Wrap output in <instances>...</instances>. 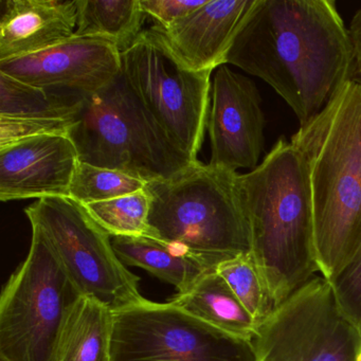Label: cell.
I'll list each match as a JSON object with an SVG mask.
<instances>
[{
  "mask_svg": "<svg viewBox=\"0 0 361 361\" xmlns=\"http://www.w3.org/2000/svg\"><path fill=\"white\" fill-rule=\"evenodd\" d=\"M83 206L111 236H149L151 200L145 189Z\"/></svg>",
  "mask_w": 361,
  "mask_h": 361,
  "instance_id": "cell-21",
  "label": "cell"
},
{
  "mask_svg": "<svg viewBox=\"0 0 361 361\" xmlns=\"http://www.w3.org/2000/svg\"><path fill=\"white\" fill-rule=\"evenodd\" d=\"M168 302L242 339L253 341L259 331V323L215 270L204 274L188 290L175 293Z\"/></svg>",
  "mask_w": 361,
  "mask_h": 361,
  "instance_id": "cell-16",
  "label": "cell"
},
{
  "mask_svg": "<svg viewBox=\"0 0 361 361\" xmlns=\"http://www.w3.org/2000/svg\"><path fill=\"white\" fill-rule=\"evenodd\" d=\"M238 173L202 162L166 180L147 183L149 238L200 259L211 269L251 252Z\"/></svg>",
  "mask_w": 361,
  "mask_h": 361,
  "instance_id": "cell-4",
  "label": "cell"
},
{
  "mask_svg": "<svg viewBox=\"0 0 361 361\" xmlns=\"http://www.w3.org/2000/svg\"><path fill=\"white\" fill-rule=\"evenodd\" d=\"M30 249L0 298V359L52 361L56 342L82 297L43 230L31 224Z\"/></svg>",
  "mask_w": 361,
  "mask_h": 361,
  "instance_id": "cell-6",
  "label": "cell"
},
{
  "mask_svg": "<svg viewBox=\"0 0 361 361\" xmlns=\"http://www.w3.org/2000/svg\"><path fill=\"white\" fill-rule=\"evenodd\" d=\"M0 361H5V360H3V359H0Z\"/></svg>",
  "mask_w": 361,
  "mask_h": 361,
  "instance_id": "cell-28",
  "label": "cell"
},
{
  "mask_svg": "<svg viewBox=\"0 0 361 361\" xmlns=\"http://www.w3.org/2000/svg\"><path fill=\"white\" fill-rule=\"evenodd\" d=\"M215 271L229 285L247 312L261 325L276 310L265 281L250 253L221 262Z\"/></svg>",
  "mask_w": 361,
  "mask_h": 361,
  "instance_id": "cell-22",
  "label": "cell"
},
{
  "mask_svg": "<svg viewBox=\"0 0 361 361\" xmlns=\"http://www.w3.org/2000/svg\"><path fill=\"white\" fill-rule=\"evenodd\" d=\"M147 183L126 173L80 161L69 197L82 204L114 200L145 189Z\"/></svg>",
  "mask_w": 361,
  "mask_h": 361,
  "instance_id": "cell-23",
  "label": "cell"
},
{
  "mask_svg": "<svg viewBox=\"0 0 361 361\" xmlns=\"http://www.w3.org/2000/svg\"><path fill=\"white\" fill-rule=\"evenodd\" d=\"M43 230L82 295L113 310L142 301L140 279L118 257L107 233L71 197L42 198L25 210Z\"/></svg>",
  "mask_w": 361,
  "mask_h": 361,
  "instance_id": "cell-8",
  "label": "cell"
},
{
  "mask_svg": "<svg viewBox=\"0 0 361 361\" xmlns=\"http://www.w3.org/2000/svg\"><path fill=\"white\" fill-rule=\"evenodd\" d=\"M147 18L140 0H78L73 37L107 39L123 52L143 32Z\"/></svg>",
  "mask_w": 361,
  "mask_h": 361,
  "instance_id": "cell-19",
  "label": "cell"
},
{
  "mask_svg": "<svg viewBox=\"0 0 361 361\" xmlns=\"http://www.w3.org/2000/svg\"><path fill=\"white\" fill-rule=\"evenodd\" d=\"M114 310L82 295L67 317L52 361H111Z\"/></svg>",
  "mask_w": 361,
  "mask_h": 361,
  "instance_id": "cell-17",
  "label": "cell"
},
{
  "mask_svg": "<svg viewBox=\"0 0 361 361\" xmlns=\"http://www.w3.org/2000/svg\"><path fill=\"white\" fill-rule=\"evenodd\" d=\"M257 361H359L361 335L338 307L322 276L283 302L255 340Z\"/></svg>",
  "mask_w": 361,
  "mask_h": 361,
  "instance_id": "cell-10",
  "label": "cell"
},
{
  "mask_svg": "<svg viewBox=\"0 0 361 361\" xmlns=\"http://www.w3.org/2000/svg\"><path fill=\"white\" fill-rule=\"evenodd\" d=\"M77 119H18L0 117V149L43 136L71 137Z\"/></svg>",
  "mask_w": 361,
  "mask_h": 361,
  "instance_id": "cell-25",
  "label": "cell"
},
{
  "mask_svg": "<svg viewBox=\"0 0 361 361\" xmlns=\"http://www.w3.org/2000/svg\"><path fill=\"white\" fill-rule=\"evenodd\" d=\"M207 0H140L141 9L155 22L154 26L169 29L177 20L206 4Z\"/></svg>",
  "mask_w": 361,
  "mask_h": 361,
  "instance_id": "cell-26",
  "label": "cell"
},
{
  "mask_svg": "<svg viewBox=\"0 0 361 361\" xmlns=\"http://www.w3.org/2000/svg\"><path fill=\"white\" fill-rule=\"evenodd\" d=\"M290 142L307 166L317 263L329 281L361 244V82H346Z\"/></svg>",
  "mask_w": 361,
  "mask_h": 361,
  "instance_id": "cell-3",
  "label": "cell"
},
{
  "mask_svg": "<svg viewBox=\"0 0 361 361\" xmlns=\"http://www.w3.org/2000/svg\"><path fill=\"white\" fill-rule=\"evenodd\" d=\"M348 35L354 54V79L361 82V8L350 22Z\"/></svg>",
  "mask_w": 361,
  "mask_h": 361,
  "instance_id": "cell-27",
  "label": "cell"
},
{
  "mask_svg": "<svg viewBox=\"0 0 361 361\" xmlns=\"http://www.w3.org/2000/svg\"><path fill=\"white\" fill-rule=\"evenodd\" d=\"M208 130L209 164L236 172L259 166L264 149L265 116L262 98L252 80L226 67L213 79Z\"/></svg>",
  "mask_w": 361,
  "mask_h": 361,
  "instance_id": "cell-11",
  "label": "cell"
},
{
  "mask_svg": "<svg viewBox=\"0 0 361 361\" xmlns=\"http://www.w3.org/2000/svg\"><path fill=\"white\" fill-rule=\"evenodd\" d=\"M0 73L46 90L92 94L121 73V52L107 39L73 37L37 54L0 62Z\"/></svg>",
  "mask_w": 361,
  "mask_h": 361,
  "instance_id": "cell-12",
  "label": "cell"
},
{
  "mask_svg": "<svg viewBox=\"0 0 361 361\" xmlns=\"http://www.w3.org/2000/svg\"><path fill=\"white\" fill-rule=\"evenodd\" d=\"M79 162L67 136L37 137L1 147L0 200L69 197Z\"/></svg>",
  "mask_w": 361,
  "mask_h": 361,
  "instance_id": "cell-13",
  "label": "cell"
},
{
  "mask_svg": "<svg viewBox=\"0 0 361 361\" xmlns=\"http://www.w3.org/2000/svg\"><path fill=\"white\" fill-rule=\"evenodd\" d=\"M329 282L338 307L361 335V244Z\"/></svg>",
  "mask_w": 361,
  "mask_h": 361,
  "instance_id": "cell-24",
  "label": "cell"
},
{
  "mask_svg": "<svg viewBox=\"0 0 361 361\" xmlns=\"http://www.w3.org/2000/svg\"><path fill=\"white\" fill-rule=\"evenodd\" d=\"M225 64L271 86L300 126L354 79L350 35L333 0H255Z\"/></svg>",
  "mask_w": 361,
  "mask_h": 361,
  "instance_id": "cell-1",
  "label": "cell"
},
{
  "mask_svg": "<svg viewBox=\"0 0 361 361\" xmlns=\"http://www.w3.org/2000/svg\"><path fill=\"white\" fill-rule=\"evenodd\" d=\"M121 73L137 98L194 161L210 113L212 71L183 66L153 27L121 52Z\"/></svg>",
  "mask_w": 361,
  "mask_h": 361,
  "instance_id": "cell-7",
  "label": "cell"
},
{
  "mask_svg": "<svg viewBox=\"0 0 361 361\" xmlns=\"http://www.w3.org/2000/svg\"><path fill=\"white\" fill-rule=\"evenodd\" d=\"M71 134L80 161L126 173L145 183L166 180L194 161L154 119L120 73L84 96Z\"/></svg>",
  "mask_w": 361,
  "mask_h": 361,
  "instance_id": "cell-5",
  "label": "cell"
},
{
  "mask_svg": "<svg viewBox=\"0 0 361 361\" xmlns=\"http://www.w3.org/2000/svg\"><path fill=\"white\" fill-rule=\"evenodd\" d=\"M111 244L126 267L147 270L173 285L177 293L188 290L210 267L171 245L149 236H111Z\"/></svg>",
  "mask_w": 361,
  "mask_h": 361,
  "instance_id": "cell-18",
  "label": "cell"
},
{
  "mask_svg": "<svg viewBox=\"0 0 361 361\" xmlns=\"http://www.w3.org/2000/svg\"><path fill=\"white\" fill-rule=\"evenodd\" d=\"M85 94L46 90L0 73V117L75 119Z\"/></svg>",
  "mask_w": 361,
  "mask_h": 361,
  "instance_id": "cell-20",
  "label": "cell"
},
{
  "mask_svg": "<svg viewBox=\"0 0 361 361\" xmlns=\"http://www.w3.org/2000/svg\"><path fill=\"white\" fill-rule=\"evenodd\" d=\"M111 361H257L255 343L171 304L143 299L114 310Z\"/></svg>",
  "mask_w": 361,
  "mask_h": 361,
  "instance_id": "cell-9",
  "label": "cell"
},
{
  "mask_svg": "<svg viewBox=\"0 0 361 361\" xmlns=\"http://www.w3.org/2000/svg\"><path fill=\"white\" fill-rule=\"evenodd\" d=\"M255 0H207L169 29L153 26L179 62L194 71L225 65L234 37Z\"/></svg>",
  "mask_w": 361,
  "mask_h": 361,
  "instance_id": "cell-14",
  "label": "cell"
},
{
  "mask_svg": "<svg viewBox=\"0 0 361 361\" xmlns=\"http://www.w3.org/2000/svg\"><path fill=\"white\" fill-rule=\"evenodd\" d=\"M78 0H7L0 20V62L37 54L71 39Z\"/></svg>",
  "mask_w": 361,
  "mask_h": 361,
  "instance_id": "cell-15",
  "label": "cell"
},
{
  "mask_svg": "<svg viewBox=\"0 0 361 361\" xmlns=\"http://www.w3.org/2000/svg\"><path fill=\"white\" fill-rule=\"evenodd\" d=\"M359 361H361V358H360V360H359Z\"/></svg>",
  "mask_w": 361,
  "mask_h": 361,
  "instance_id": "cell-29",
  "label": "cell"
},
{
  "mask_svg": "<svg viewBox=\"0 0 361 361\" xmlns=\"http://www.w3.org/2000/svg\"><path fill=\"white\" fill-rule=\"evenodd\" d=\"M238 183L250 255L276 308L319 272L307 166L280 138L257 168L238 174Z\"/></svg>",
  "mask_w": 361,
  "mask_h": 361,
  "instance_id": "cell-2",
  "label": "cell"
}]
</instances>
